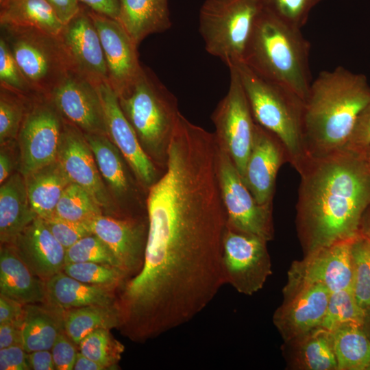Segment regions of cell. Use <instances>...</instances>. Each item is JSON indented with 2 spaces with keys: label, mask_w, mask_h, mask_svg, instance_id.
<instances>
[{
  "label": "cell",
  "mask_w": 370,
  "mask_h": 370,
  "mask_svg": "<svg viewBox=\"0 0 370 370\" xmlns=\"http://www.w3.org/2000/svg\"><path fill=\"white\" fill-rule=\"evenodd\" d=\"M31 97L0 87V144L16 140Z\"/></svg>",
  "instance_id": "cell-38"
},
{
  "label": "cell",
  "mask_w": 370,
  "mask_h": 370,
  "mask_svg": "<svg viewBox=\"0 0 370 370\" xmlns=\"http://www.w3.org/2000/svg\"><path fill=\"white\" fill-rule=\"evenodd\" d=\"M360 233L370 238V206L365 210L362 217Z\"/></svg>",
  "instance_id": "cell-54"
},
{
  "label": "cell",
  "mask_w": 370,
  "mask_h": 370,
  "mask_svg": "<svg viewBox=\"0 0 370 370\" xmlns=\"http://www.w3.org/2000/svg\"><path fill=\"white\" fill-rule=\"evenodd\" d=\"M29 203L38 217H53L56 206L65 188L71 183L57 160L24 177Z\"/></svg>",
  "instance_id": "cell-30"
},
{
  "label": "cell",
  "mask_w": 370,
  "mask_h": 370,
  "mask_svg": "<svg viewBox=\"0 0 370 370\" xmlns=\"http://www.w3.org/2000/svg\"><path fill=\"white\" fill-rule=\"evenodd\" d=\"M28 198L24 177L12 174L0 187V240L12 245L36 218Z\"/></svg>",
  "instance_id": "cell-26"
},
{
  "label": "cell",
  "mask_w": 370,
  "mask_h": 370,
  "mask_svg": "<svg viewBox=\"0 0 370 370\" xmlns=\"http://www.w3.org/2000/svg\"><path fill=\"white\" fill-rule=\"evenodd\" d=\"M217 166L227 227L271 241L274 236L273 206L258 203L229 154L217 143Z\"/></svg>",
  "instance_id": "cell-9"
},
{
  "label": "cell",
  "mask_w": 370,
  "mask_h": 370,
  "mask_svg": "<svg viewBox=\"0 0 370 370\" xmlns=\"http://www.w3.org/2000/svg\"><path fill=\"white\" fill-rule=\"evenodd\" d=\"M103 210L82 186L71 183L65 188L53 217L75 222H86L101 215Z\"/></svg>",
  "instance_id": "cell-34"
},
{
  "label": "cell",
  "mask_w": 370,
  "mask_h": 370,
  "mask_svg": "<svg viewBox=\"0 0 370 370\" xmlns=\"http://www.w3.org/2000/svg\"><path fill=\"white\" fill-rule=\"evenodd\" d=\"M369 101L370 85L365 75L342 66L321 72L304 101L303 133L309 158L345 148Z\"/></svg>",
  "instance_id": "cell-3"
},
{
  "label": "cell",
  "mask_w": 370,
  "mask_h": 370,
  "mask_svg": "<svg viewBox=\"0 0 370 370\" xmlns=\"http://www.w3.org/2000/svg\"><path fill=\"white\" fill-rule=\"evenodd\" d=\"M310 49V42L301 29L262 9L242 62L261 77L286 88L305 101L312 83Z\"/></svg>",
  "instance_id": "cell-4"
},
{
  "label": "cell",
  "mask_w": 370,
  "mask_h": 370,
  "mask_svg": "<svg viewBox=\"0 0 370 370\" xmlns=\"http://www.w3.org/2000/svg\"><path fill=\"white\" fill-rule=\"evenodd\" d=\"M25 305L0 294V324L22 321Z\"/></svg>",
  "instance_id": "cell-47"
},
{
  "label": "cell",
  "mask_w": 370,
  "mask_h": 370,
  "mask_svg": "<svg viewBox=\"0 0 370 370\" xmlns=\"http://www.w3.org/2000/svg\"><path fill=\"white\" fill-rule=\"evenodd\" d=\"M365 151L367 153L368 156L370 158V147Z\"/></svg>",
  "instance_id": "cell-56"
},
{
  "label": "cell",
  "mask_w": 370,
  "mask_h": 370,
  "mask_svg": "<svg viewBox=\"0 0 370 370\" xmlns=\"http://www.w3.org/2000/svg\"><path fill=\"white\" fill-rule=\"evenodd\" d=\"M368 370H370V367L369 368V369H368Z\"/></svg>",
  "instance_id": "cell-57"
},
{
  "label": "cell",
  "mask_w": 370,
  "mask_h": 370,
  "mask_svg": "<svg viewBox=\"0 0 370 370\" xmlns=\"http://www.w3.org/2000/svg\"><path fill=\"white\" fill-rule=\"evenodd\" d=\"M13 161L8 153L3 147L0 153V182L3 183L12 174Z\"/></svg>",
  "instance_id": "cell-52"
},
{
  "label": "cell",
  "mask_w": 370,
  "mask_h": 370,
  "mask_svg": "<svg viewBox=\"0 0 370 370\" xmlns=\"http://www.w3.org/2000/svg\"><path fill=\"white\" fill-rule=\"evenodd\" d=\"M74 370H103L106 369L104 367L93 361L88 357L83 355L80 352L77 353Z\"/></svg>",
  "instance_id": "cell-53"
},
{
  "label": "cell",
  "mask_w": 370,
  "mask_h": 370,
  "mask_svg": "<svg viewBox=\"0 0 370 370\" xmlns=\"http://www.w3.org/2000/svg\"><path fill=\"white\" fill-rule=\"evenodd\" d=\"M143 266L119 288L123 325L156 338L195 318L225 284L227 219L217 175L214 133L180 115L167 165L148 189Z\"/></svg>",
  "instance_id": "cell-1"
},
{
  "label": "cell",
  "mask_w": 370,
  "mask_h": 370,
  "mask_svg": "<svg viewBox=\"0 0 370 370\" xmlns=\"http://www.w3.org/2000/svg\"><path fill=\"white\" fill-rule=\"evenodd\" d=\"M323 0H260L262 9L283 21L301 29L311 10Z\"/></svg>",
  "instance_id": "cell-41"
},
{
  "label": "cell",
  "mask_w": 370,
  "mask_h": 370,
  "mask_svg": "<svg viewBox=\"0 0 370 370\" xmlns=\"http://www.w3.org/2000/svg\"><path fill=\"white\" fill-rule=\"evenodd\" d=\"M72 70L95 86L108 82V70L100 38L88 8L79 12L58 34Z\"/></svg>",
  "instance_id": "cell-18"
},
{
  "label": "cell",
  "mask_w": 370,
  "mask_h": 370,
  "mask_svg": "<svg viewBox=\"0 0 370 370\" xmlns=\"http://www.w3.org/2000/svg\"><path fill=\"white\" fill-rule=\"evenodd\" d=\"M0 29V36L37 93L49 95L72 70L58 35L28 27L2 25Z\"/></svg>",
  "instance_id": "cell-8"
},
{
  "label": "cell",
  "mask_w": 370,
  "mask_h": 370,
  "mask_svg": "<svg viewBox=\"0 0 370 370\" xmlns=\"http://www.w3.org/2000/svg\"><path fill=\"white\" fill-rule=\"evenodd\" d=\"M1 370L31 369L28 353L22 345H13L0 349Z\"/></svg>",
  "instance_id": "cell-46"
},
{
  "label": "cell",
  "mask_w": 370,
  "mask_h": 370,
  "mask_svg": "<svg viewBox=\"0 0 370 370\" xmlns=\"http://www.w3.org/2000/svg\"><path fill=\"white\" fill-rule=\"evenodd\" d=\"M80 352L104 367L106 369L117 367V364L124 352V346L116 340L110 329H97L79 343Z\"/></svg>",
  "instance_id": "cell-37"
},
{
  "label": "cell",
  "mask_w": 370,
  "mask_h": 370,
  "mask_svg": "<svg viewBox=\"0 0 370 370\" xmlns=\"http://www.w3.org/2000/svg\"><path fill=\"white\" fill-rule=\"evenodd\" d=\"M84 134L114 199L123 206L134 203L138 193L136 183H139L130 174L132 171L121 151L106 134Z\"/></svg>",
  "instance_id": "cell-23"
},
{
  "label": "cell",
  "mask_w": 370,
  "mask_h": 370,
  "mask_svg": "<svg viewBox=\"0 0 370 370\" xmlns=\"http://www.w3.org/2000/svg\"><path fill=\"white\" fill-rule=\"evenodd\" d=\"M338 370H368L370 340L362 325L342 324L332 332Z\"/></svg>",
  "instance_id": "cell-32"
},
{
  "label": "cell",
  "mask_w": 370,
  "mask_h": 370,
  "mask_svg": "<svg viewBox=\"0 0 370 370\" xmlns=\"http://www.w3.org/2000/svg\"><path fill=\"white\" fill-rule=\"evenodd\" d=\"M231 67L238 73L255 122L281 141L288 162L299 173L309 159L303 133L304 101L261 77L243 62Z\"/></svg>",
  "instance_id": "cell-6"
},
{
  "label": "cell",
  "mask_w": 370,
  "mask_h": 370,
  "mask_svg": "<svg viewBox=\"0 0 370 370\" xmlns=\"http://www.w3.org/2000/svg\"><path fill=\"white\" fill-rule=\"evenodd\" d=\"M64 123L48 95L30 98L16 138L18 170L23 177L57 159Z\"/></svg>",
  "instance_id": "cell-10"
},
{
  "label": "cell",
  "mask_w": 370,
  "mask_h": 370,
  "mask_svg": "<svg viewBox=\"0 0 370 370\" xmlns=\"http://www.w3.org/2000/svg\"><path fill=\"white\" fill-rule=\"evenodd\" d=\"M64 25L80 10L82 4L79 0H46Z\"/></svg>",
  "instance_id": "cell-49"
},
{
  "label": "cell",
  "mask_w": 370,
  "mask_h": 370,
  "mask_svg": "<svg viewBox=\"0 0 370 370\" xmlns=\"http://www.w3.org/2000/svg\"><path fill=\"white\" fill-rule=\"evenodd\" d=\"M88 11L100 38L108 82L117 96H121L132 88L143 69L138 45L117 20Z\"/></svg>",
  "instance_id": "cell-15"
},
{
  "label": "cell",
  "mask_w": 370,
  "mask_h": 370,
  "mask_svg": "<svg viewBox=\"0 0 370 370\" xmlns=\"http://www.w3.org/2000/svg\"><path fill=\"white\" fill-rule=\"evenodd\" d=\"M228 91L212 114L217 143L230 156L243 178L253 144L256 122L239 76L230 67Z\"/></svg>",
  "instance_id": "cell-11"
},
{
  "label": "cell",
  "mask_w": 370,
  "mask_h": 370,
  "mask_svg": "<svg viewBox=\"0 0 370 370\" xmlns=\"http://www.w3.org/2000/svg\"><path fill=\"white\" fill-rule=\"evenodd\" d=\"M119 105L151 160L163 173L172 135L180 114L175 97L147 66Z\"/></svg>",
  "instance_id": "cell-5"
},
{
  "label": "cell",
  "mask_w": 370,
  "mask_h": 370,
  "mask_svg": "<svg viewBox=\"0 0 370 370\" xmlns=\"http://www.w3.org/2000/svg\"><path fill=\"white\" fill-rule=\"evenodd\" d=\"M33 27L58 35L64 24L46 0H0V25Z\"/></svg>",
  "instance_id": "cell-31"
},
{
  "label": "cell",
  "mask_w": 370,
  "mask_h": 370,
  "mask_svg": "<svg viewBox=\"0 0 370 370\" xmlns=\"http://www.w3.org/2000/svg\"><path fill=\"white\" fill-rule=\"evenodd\" d=\"M74 343L64 330L59 334L51 349L56 369H73L78 353Z\"/></svg>",
  "instance_id": "cell-44"
},
{
  "label": "cell",
  "mask_w": 370,
  "mask_h": 370,
  "mask_svg": "<svg viewBox=\"0 0 370 370\" xmlns=\"http://www.w3.org/2000/svg\"><path fill=\"white\" fill-rule=\"evenodd\" d=\"M63 272L82 282L115 289L127 280L125 272L119 268L97 262L66 264Z\"/></svg>",
  "instance_id": "cell-39"
},
{
  "label": "cell",
  "mask_w": 370,
  "mask_h": 370,
  "mask_svg": "<svg viewBox=\"0 0 370 370\" xmlns=\"http://www.w3.org/2000/svg\"><path fill=\"white\" fill-rule=\"evenodd\" d=\"M64 121L84 134H106L97 86L73 70L48 95Z\"/></svg>",
  "instance_id": "cell-16"
},
{
  "label": "cell",
  "mask_w": 370,
  "mask_h": 370,
  "mask_svg": "<svg viewBox=\"0 0 370 370\" xmlns=\"http://www.w3.org/2000/svg\"><path fill=\"white\" fill-rule=\"evenodd\" d=\"M47 301L63 310L116 306L115 288L78 281L62 271L45 282Z\"/></svg>",
  "instance_id": "cell-27"
},
{
  "label": "cell",
  "mask_w": 370,
  "mask_h": 370,
  "mask_svg": "<svg viewBox=\"0 0 370 370\" xmlns=\"http://www.w3.org/2000/svg\"><path fill=\"white\" fill-rule=\"evenodd\" d=\"M116 306H87L64 310V327L68 336L76 345L92 332L119 328Z\"/></svg>",
  "instance_id": "cell-33"
},
{
  "label": "cell",
  "mask_w": 370,
  "mask_h": 370,
  "mask_svg": "<svg viewBox=\"0 0 370 370\" xmlns=\"http://www.w3.org/2000/svg\"><path fill=\"white\" fill-rule=\"evenodd\" d=\"M267 241L259 236L225 227L222 267L225 284L236 291L252 295L272 274Z\"/></svg>",
  "instance_id": "cell-12"
},
{
  "label": "cell",
  "mask_w": 370,
  "mask_h": 370,
  "mask_svg": "<svg viewBox=\"0 0 370 370\" xmlns=\"http://www.w3.org/2000/svg\"><path fill=\"white\" fill-rule=\"evenodd\" d=\"M92 234L111 249L127 280L141 270L147 240L148 219L128 217L97 216L86 222Z\"/></svg>",
  "instance_id": "cell-20"
},
{
  "label": "cell",
  "mask_w": 370,
  "mask_h": 370,
  "mask_svg": "<svg viewBox=\"0 0 370 370\" xmlns=\"http://www.w3.org/2000/svg\"><path fill=\"white\" fill-rule=\"evenodd\" d=\"M362 327L366 335L370 340V309L365 310V319Z\"/></svg>",
  "instance_id": "cell-55"
},
{
  "label": "cell",
  "mask_w": 370,
  "mask_h": 370,
  "mask_svg": "<svg viewBox=\"0 0 370 370\" xmlns=\"http://www.w3.org/2000/svg\"><path fill=\"white\" fill-rule=\"evenodd\" d=\"M282 351L288 369L338 370L332 332L321 327L284 342Z\"/></svg>",
  "instance_id": "cell-24"
},
{
  "label": "cell",
  "mask_w": 370,
  "mask_h": 370,
  "mask_svg": "<svg viewBox=\"0 0 370 370\" xmlns=\"http://www.w3.org/2000/svg\"><path fill=\"white\" fill-rule=\"evenodd\" d=\"M284 300L273 315V323L284 342L320 327L330 291L320 284L284 287Z\"/></svg>",
  "instance_id": "cell-19"
},
{
  "label": "cell",
  "mask_w": 370,
  "mask_h": 370,
  "mask_svg": "<svg viewBox=\"0 0 370 370\" xmlns=\"http://www.w3.org/2000/svg\"><path fill=\"white\" fill-rule=\"evenodd\" d=\"M0 87L27 97L39 94L34 91L23 75L6 42L1 36H0Z\"/></svg>",
  "instance_id": "cell-42"
},
{
  "label": "cell",
  "mask_w": 370,
  "mask_h": 370,
  "mask_svg": "<svg viewBox=\"0 0 370 370\" xmlns=\"http://www.w3.org/2000/svg\"><path fill=\"white\" fill-rule=\"evenodd\" d=\"M31 272L43 282L63 271L66 249L38 217L12 244Z\"/></svg>",
  "instance_id": "cell-22"
},
{
  "label": "cell",
  "mask_w": 370,
  "mask_h": 370,
  "mask_svg": "<svg viewBox=\"0 0 370 370\" xmlns=\"http://www.w3.org/2000/svg\"><path fill=\"white\" fill-rule=\"evenodd\" d=\"M262 10L260 0H206L199 11V31L208 53L228 68L242 62Z\"/></svg>",
  "instance_id": "cell-7"
},
{
  "label": "cell",
  "mask_w": 370,
  "mask_h": 370,
  "mask_svg": "<svg viewBox=\"0 0 370 370\" xmlns=\"http://www.w3.org/2000/svg\"><path fill=\"white\" fill-rule=\"evenodd\" d=\"M23 320L0 324V349L22 345Z\"/></svg>",
  "instance_id": "cell-48"
},
{
  "label": "cell",
  "mask_w": 370,
  "mask_h": 370,
  "mask_svg": "<svg viewBox=\"0 0 370 370\" xmlns=\"http://www.w3.org/2000/svg\"><path fill=\"white\" fill-rule=\"evenodd\" d=\"M286 162H288V156L281 141L256 123L253 144L242 179L258 204L273 206L277 175Z\"/></svg>",
  "instance_id": "cell-21"
},
{
  "label": "cell",
  "mask_w": 370,
  "mask_h": 370,
  "mask_svg": "<svg viewBox=\"0 0 370 370\" xmlns=\"http://www.w3.org/2000/svg\"><path fill=\"white\" fill-rule=\"evenodd\" d=\"M365 315V310L358 304L352 289L331 292L320 327L332 332L345 323L362 325Z\"/></svg>",
  "instance_id": "cell-36"
},
{
  "label": "cell",
  "mask_w": 370,
  "mask_h": 370,
  "mask_svg": "<svg viewBox=\"0 0 370 370\" xmlns=\"http://www.w3.org/2000/svg\"><path fill=\"white\" fill-rule=\"evenodd\" d=\"M51 350H39L28 353V359L31 369L54 370L56 369Z\"/></svg>",
  "instance_id": "cell-51"
},
{
  "label": "cell",
  "mask_w": 370,
  "mask_h": 370,
  "mask_svg": "<svg viewBox=\"0 0 370 370\" xmlns=\"http://www.w3.org/2000/svg\"><path fill=\"white\" fill-rule=\"evenodd\" d=\"M0 294L24 305L47 301L45 282L31 272L12 245L1 246Z\"/></svg>",
  "instance_id": "cell-25"
},
{
  "label": "cell",
  "mask_w": 370,
  "mask_h": 370,
  "mask_svg": "<svg viewBox=\"0 0 370 370\" xmlns=\"http://www.w3.org/2000/svg\"><path fill=\"white\" fill-rule=\"evenodd\" d=\"M370 147V101L360 113L345 148L365 151Z\"/></svg>",
  "instance_id": "cell-45"
},
{
  "label": "cell",
  "mask_w": 370,
  "mask_h": 370,
  "mask_svg": "<svg viewBox=\"0 0 370 370\" xmlns=\"http://www.w3.org/2000/svg\"><path fill=\"white\" fill-rule=\"evenodd\" d=\"M57 160L72 183L87 190L108 215L118 217V206L107 190L84 133L66 121L58 146Z\"/></svg>",
  "instance_id": "cell-13"
},
{
  "label": "cell",
  "mask_w": 370,
  "mask_h": 370,
  "mask_svg": "<svg viewBox=\"0 0 370 370\" xmlns=\"http://www.w3.org/2000/svg\"><path fill=\"white\" fill-rule=\"evenodd\" d=\"M119 1L118 21L138 46L148 36L171 26L169 0Z\"/></svg>",
  "instance_id": "cell-28"
},
{
  "label": "cell",
  "mask_w": 370,
  "mask_h": 370,
  "mask_svg": "<svg viewBox=\"0 0 370 370\" xmlns=\"http://www.w3.org/2000/svg\"><path fill=\"white\" fill-rule=\"evenodd\" d=\"M44 221L56 240L66 249L81 238L92 234L86 222L71 221L56 217Z\"/></svg>",
  "instance_id": "cell-43"
},
{
  "label": "cell",
  "mask_w": 370,
  "mask_h": 370,
  "mask_svg": "<svg viewBox=\"0 0 370 370\" xmlns=\"http://www.w3.org/2000/svg\"><path fill=\"white\" fill-rule=\"evenodd\" d=\"M351 241H344L316 249L294 261L288 271L285 287L320 284L330 292L352 290Z\"/></svg>",
  "instance_id": "cell-14"
},
{
  "label": "cell",
  "mask_w": 370,
  "mask_h": 370,
  "mask_svg": "<svg viewBox=\"0 0 370 370\" xmlns=\"http://www.w3.org/2000/svg\"><path fill=\"white\" fill-rule=\"evenodd\" d=\"M97 88L104 112L106 135L121 151L139 184L148 190L162 173L142 148L109 82L100 84Z\"/></svg>",
  "instance_id": "cell-17"
},
{
  "label": "cell",
  "mask_w": 370,
  "mask_h": 370,
  "mask_svg": "<svg viewBox=\"0 0 370 370\" xmlns=\"http://www.w3.org/2000/svg\"><path fill=\"white\" fill-rule=\"evenodd\" d=\"M77 262L101 263L121 269L109 247L94 234L81 238L66 249L65 264Z\"/></svg>",
  "instance_id": "cell-40"
},
{
  "label": "cell",
  "mask_w": 370,
  "mask_h": 370,
  "mask_svg": "<svg viewBox=\"0 0 370 370\" xmlns=\"http://www.w3.org/2000/svg\"><path fill=\"white\" fill-rule=\"evenodd\" d=\"M352 291L358 304L370 309V238L360 233L350 243Z\"/></svg>",
  "instance_id": "cell-35"
},
{
  "label": "cell",
  "mask_w": 370,
  "mask_h": 370,
  "mask_svg": "<svg viewBox=\"0 0 370 370\" xmlns=\"http://www.w3.org/2000/svg\"><path fill=\"white\" fill-rule=\"evenodd\" d=\"M295 225L304 255L360 234L370 206V158L343 148L309 158L299 173Z\"/></svg>",
  "instance_id": "cell-2"
},
{
  "label": "cell",
  "mask_w": 370,
  "mask_h": 370,
  "mask_svg": "<svg viewBox=\"0 0 370 370\" xmlns=\"http://www.w3.org/2000/svg\"><path fill=\"white\" fill-rule=\"evenodd\" d=\"M90 10L117 20L119 16V0H79Z\"/></svg>",
  "instance_id": "cell-50"
},
{
  "label": "cell",
  "mask_w": 370,
  "mask_h": 370,
  "mask_svg": "<svg viewBox=\"0 0 370 370\" xmlns=\"http://www.w3.org/2000/svg\"><path fill=\"white\" fill-rule=\"evenodd\" d=\"M64 330L63 309L48 301L25 305L22 346L26 352L51 350Z\"/></svg>",
  "instance_id": "cell-29"
}]
</instances>
